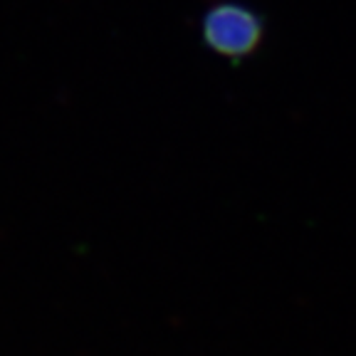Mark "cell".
<instances>
[{
    "label": "cell",
    "instance_id": "obj_1",
    "mask_svg": "<svg viewBox=\"0 0 356 356\" xmlns=\"http://www.w3.org/2000/svg\"><path fill=\"white\" fill-rule=\"evenodd\" d=\"M200 40L222 60H248L265 40V17L243 0H216L200 17Z\"/></svg>",
    "mask_w": 356,
    "mask_h": 356
}]
</instances>
